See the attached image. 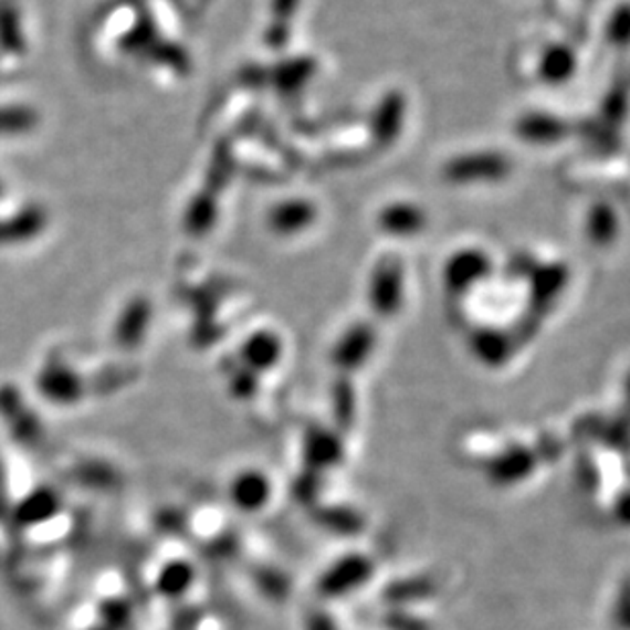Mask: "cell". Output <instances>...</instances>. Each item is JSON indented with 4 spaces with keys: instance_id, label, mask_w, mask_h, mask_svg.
<instances>
[{
    "instance_id": "1",
    "label": "cell",
    "mask_w": 630,
    "mask_h": 630,
    "mask_svg": "<svg viewBox=\"0 0 630 630\" xmlns=\"http://www.w3.org/2000/svg\"><path fill=\"white\" fill-rule=\"evenodd\" d=\"M512 172V160L502 151H473L456 156L444 168L452 182H497Z\"/></svg>"
},
{
    "instance_id": "2",
    "label": "cell",
    "mask_w": 630,
    "mask_h": 630,
    "mask_svg": "<svg viewBox=\"0 0 630 630\" xmlns=\"http://www.w3.org/2000/svg\"><path fill=\"white\" fill-rule=\"evenodd\" d=\"M514 132L526 144L550 146V144H559L567 137L569 125L561 117L547 113V111H528L518 117Z\"/></svg>"
},
{
    "instance_id": "3",
    "label": "cell",
    "mask_w": 630,
    "mask_h": 630,
    "mask_svg": "<svg viewBox=\"0 0 630 630\" xmlns=\"http://www.w3.org/2000/svg\"><path fill=\"white\" fill-rule=\"evenodd\" d=\"M577 72L576 50L567 43H550L538 57L536 74L548 86L569 83Z\"/></svg>"
},
{
    "instance_id": "4",
    "label": "cell",
    "mask_w": 630,
    "mask_h": 630,
    "mask_svg": "<svg viewBox=\"0 0 630 630\" xmlns=\"http://www.w3.org/2000/svg\"><path fill=\"white\" fill-rule=\"evenodd\" d=\"M403 117H406L403 95L401 93L385 95L372 117V134L377 137V141L384 146L396 141L403 127Z\"/></svg>"
},
{
    "instance_id": "5",
    "label": "cell",
    "mask_w": 630,
    "mask_h": 630,
    "mask_svg": "<svg viewBox=\"0 0 630 630\" xmlns=\"http://www.w3.org/2000/svg\"><path fill=\"white\" fill-rule=\"evenodd\" d=\"M586 235L598 246H608L617 240L618 218L615 209L608 203H596L589 207L586 218Z\"/></svg>"
},
{
    "instance_id": "6",
    "label": "cell",
    "mask_w": 630,
    "mask_h": 630,
    "mask_svg": "<svg viewBox=\"0 0 630 630\" xmlns=\"http://www.w3.org/2000/svg\"><path fill=\"white\" fill-rule=\"evenodd\" d=\"M384 225L393 233H416L424 228V213L416 206H393L384 213Z\"/></svg>"
},
{
    "instance_id": "7",
    "label": "cell",
    "mask_w": 630,
    "mask_h": 630,
    "mask_svg": "<svg viewBox=\"0 0 630 630\" xmlns=\"http://www.w3.org/2000/svg\"><path fill=\"white\" fill-rule=\"evenodd\" d=\"M300 0H274V23L266 33V42L273 48H283L287 43L288 17L295 13Z\"/></svg>"
},
{
    "instance_id": "8",
    "label": "cell",
    "mask_w": 630,
    "mask_h": 630,
    "mask_svg": "<svg viewBox=\"0 0 630 630\" xmlns=\"http://www.w3.org/2000/svg\"><path fill=\"white\" fill-rule=\"evenodd\" d=\"M365 579V565L363 563H350L346 567H338L324 579V591L326 594H340L344 589L355 588Z\"/></svg>"
},
{
    "instance_id": "9",
    "label": "cell",
    "mask_w": 630,
    "mask_h": 630,
    "mask_svg": "<svg viewBox=\"0 0 630 630\" xmlns=\"http://www.w3.org/2000/svg\"><path fill=\"white\" fill-rule=\"evenodd\" d=\"M606 38L615 48L630 45V2L618 4L606 25Z\"/></svg>"
},
{
    "instance_id": "10",
    "label": "cell",
    "mask_w": 630,
    "mask_h": 630,
    "mask_svg": "<svg viewBox=\"0 0 630 630\" xmlns=\"http://www.w3.org/2000/svg\"><path fill=\"white\" fill-rule=\"evenodd\" d=\"M630 105L629 86H615L602 103V117L606 124H622Z\"/></svg>"
},
{
    "instance_id": "11",
    "label": "cell",
    "mask_w": 630,
    "mask_h": 630,
    "mask_svg": "<svg viewBox=\"0 0 630 630\" xmlns=\"http://www.w3.org/2000/svg\"><path fill=\"white\" fill-rule=\"evenodd\" d=\"M312 69H314V64L309 60L288 62L283 72L279 74V84L287 86V91H295L300 84L305 83L309 78Z\"/></svg>"
},
{
    "instance_id": "12",
    "label": "cell",
    "mask_w": 630,
    "mask_h": 630,
    "mask_svg": "<svg viewBox=\"0 0 630 630\" xmlns=\"http://www.w3.org/2000/svg\"><path fill=\"white\" fill-rule=\"evenodd\" d=\"M33 125V113L28 109L0 111V129L2 132H23Z\"/></svg>"
},
{
    "instance_id": "13",
    "label": "cell",
    "mask_w": 630,
    "mask_h": 630,
    "mask_svg": "<svg viewBox=\"0 0 630 630\" xmlns=\"http://www.w3.org/2000/svg\"><path fill=\"white\" fill-rule=\"evenodd\" d=\"M309 218V207L302 206V203H293V206L279 207L274 213V223L279 228H295L302 225V221Z\"/></svg>"
},
{
    "instance_id": "14",
    "label": "cell",
    "mask_w": 630,
    "mask_h": 630,
    "mask_svg": "<svg viewBox=\"0 0 630 630\" xmlns=\"http://www.w3.org/2000/svg\"><path fill=\"white\" fill-rule=\"evenodd\" d=\"M309 630H336V629H334V624H332V622H328L326 618H319V620H314V622H312V627H309Z\"/></svg>"
}]
</instances>
